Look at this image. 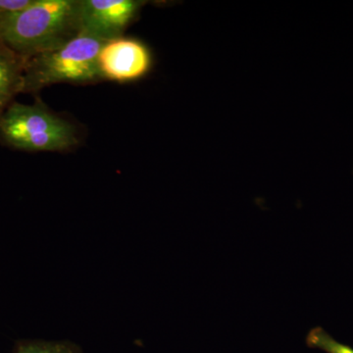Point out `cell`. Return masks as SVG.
<instances>
[{
	"label": "cell",
	"instance_id": "obj_4",
	"mask_svg": "<svg viewBox=\"0 0 353 353\" xmlns=\"http://www.w3.org/2000/svg\"><path fill=\"white\" fill-rule=\"evenodd\" d=\"M148 1L80 0L82 31L108 41L121 38Z\"/></svg>",
	"mask_w": 353,
	"mask_h": 353
},
{
	"label": "cell",
	"instance_id": "obj_3",
	"mask_svg": "<svg viewBox=\"0 0 353 353\" xmlns=\"http://www.w3.org/2000/svg\"><path fill=\"white\" fill-rule=\"evenodd\" d=\"M0 141L28 152H62L78 145L76 127L50 110L39 97L34 104L13 101L0 118Z\"/></svg>",
	"mask_w": 353,
	"mask_h": 353
},
{
	"label": "cell",
	"instance_id": "obj_7",
	"mask_svg": "<svg viewBox=\"0 0 353 353\" xmlns=\"http://www.w3.org/2000/svg\"><path fill=\"white\" fill-rule=\"evenodd\" d=\"M14 353H83L81 348L70 341L26 340L18 341Z\"/></svg>",
	"mask_w": 353,
	"mask_h": 353
},
{
	"label": "cell",
	"instance_id": "obj_6",
	"mask_svg": "<svg viewBox=\"0 0 353 353\" xmlns=\"http://www.w3.org/2000/svg\"><path fill=\"white\" fill-rule=\"evenodd\" d=\"M27 60L0 41V118L11 105L14 97L22 94Z\"/></svg>",
	"mask_w": 353,
	"mask_h": 353
},
{
	"label": "cell",
	"instance_id": "obj_8",
	"mask_svg": "<svg viewBox=\"0 0 353 353\" xmlns=\"http://www.w3.org/2000/svg\"><path fill=\"white\" fill-rule=\"evenodd\" d=\"M306 345L326 353H353V348L334 340L321 327H316L306 336Z\"/></svg>",
	"mask_w": 353,
	"mask_h": 353
},
{
	"label": "cell",
	"instance_id": "obj_1",
	"mask_svg": "<svg viewBox=\"0 0 353 353\" xmlns=\"http://www.w3.org/2000/svg\"><path fill=\"white\" fill-rule=\"evenodd\" d=\"M81 31L80 0H34L22 10H0V41L27 59L61 48Z\"/></svg>",
	"mask_w": 353,
	"mask_h": 353
},
{
	"label": "cell",
	"instance_id": "obj_9",
	"mask_svg": "<svg viewBox=\"0 0 353 353\" xmlns=\"http://www.w3.org/2000/svg\"><path fill=\"white\" fill-rule=\"evenodd\" d=\"M34 0H0V10L18 11L31 6Z\"/></svg>",
	"mask_w": 353,
	"mask_h": 353
},
{
	"label": "cell",
	"instance_id": "obj_2",
	"mask_svg": "<svg viewBox=\"0 0 353 353\" xmlns=\"http://www.w3.org/2000/svg\"><path fill=\"white\" fill-rule=\"evenodd\" d=\"M105 43L81 32L61 48L28 58L22 92L34 94L55 83L85 85L103 81L99 55Z\"/></svg>",
	"mask_w": 353,
	"mask_h": 353
},
{
	"label": "cell",
	"instance_id": "obj_5",
	"mask_svg": "<svg viewBox=\"0 0 353 353\" xmlns=\"http://www.w3.org/2000/svg\"><path fill=\"white\" fill-rule=\"evenodd\" d=\"M103 80L132 82L145 76L152 67V54L138 39L121 38L106 41L99 55Z\"/></svg>",
	"mask_w": 353,
	"mask_h": 353
}]
</instances>
